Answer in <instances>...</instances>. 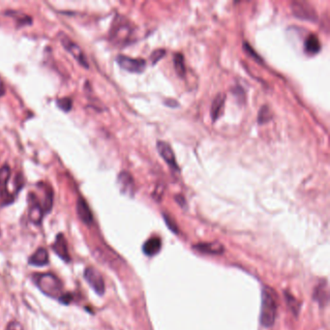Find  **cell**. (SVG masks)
Wrapping results in <instances>:
<instances>
[{
  "mask_svg": "<svg viewBox=\"0 0 330 330\" xmlns=\"http://www.w3.org/2000/svg\"><path fill=\"white\" fill-rule=\"evenodd\" d=\"M133 34L134 29L131 22L121 16H115L110 31V40L115 45L126 46L131 43Z\"/></svg>",
  "mask_w": 330,
  "mask_h": 330,
  "instance_id": "cell-1",
  "label": "cell"
},
{
  "mask_svg": "<svg viewBox=\"0 0 330 330\" xmlns=\"http://www.w3.org/2000/svg\"><path fill=\"white\" fill-rule=\"evenodd\" d=\"M277 297L274 292L266 288L263 292L262 310H261V323L266 328H270L274 325L277 316Z\"/></svg>",
  "mask_w": 330,
  "mask_h": 330,
  "instance_id": "cell-2",
  "label": "cell"
},
{
  "mask_svg": "<svg viewBox=\"0 0 330 330\" xmlns=\"http://www.w3.org/2000/svg\"><path fill=\"white\" fill-rule=\"evenodd\" d=\"M33 280L39 290L46 296L57 299L62 296L63 285L55 275L50 273L36 274L33 277Z\"/></svg>",
  "mask_w": 330,
  "mask_h": 330,
  "instance_id": "cell-3",
  "label": "cell"
},
{
  "mask_svg": "<svg viewBox=\"0 0 330 330\" xmlns=\"http://www.w3.org/2000/svg\"><path fill=\"white\" fill-rule=\"evenodd\" d=\"M59 41L62 44V46L66 48L67 51H69L73 57L84 68H88V62L87 59L83 53V51L81 50V48L76 44L74 43L68 36H66L63 33L59 34Z\"/></svg>",
  "mask_w": 330,
  "mask_h": 330,
  "instance_id": "cell-4",
  "label": "cell"
},
{
  "mask_svg": "<svg viewBox=\"0 0 330 330\" xmlns=\"http://www.w3.org/2000/svg\"><path fill=\"white\" fill-rule=\"evenodd\" d=\"M83 277L90 288L98 296H103L105 294V282L98 270L92 267H87L83 272Z\"/></svg>",
  "mask_w": 330,
  "mask_h": 330,
  "instance_id": "cell-5",
  "label": "cell"
},
{
  "mask_svg": "<svg viewBox=\"0 0 330 330\" xmlns=\"http://www.w3.org/2000/svg\"><path fill=\"white\" fill-rule=\"evenodd\" d=\"M117 64L125 71L130 73H142L146 67V62L141 58H132L125 55H118Z\"/></svg>",
  "mask_w": 330,
  "mask_h": 330,
  "instance_id": "cell-6",
  "label": "cell"
},
{
  "mask_svg": "<svg viewBox=\"0 0 330 330\" xmlns=\"http://www.w3.org/2000/svg\"><path fill=\"white\" fill-rule=\"evenodd\" d=\"M292 11L296 17L303 20L316 21L318 18L314 8L306 2H294L292 4Z\"/></svg>",
  "mask_w": 330,
  "mask_h": 330,
  "instance_id": "cell-7",
  "label": "cell"
},
{
  "mask_svg": "<svg viewBox=\"0 0 330 330\" xmlns=\"http://www.w3.org/2000/svg\"><path fill=\"white\" fill-rule=\"evenodd\" d=\"M157 150L159 152V154L161 155V157L164 159V161L173 169L175 171H179V168L177 166L176 160H175V156L174 153L171 147V145L169 143H167L166 141H158L157 142Z\"/></svg>",
  "mask_w": 330,
  "mask_h": 330,
  "instance_id": "cell-8",
  "label": "cell"
},
{
  "mask_svg": "<svg viewBox=\"0 0 330 330\" xmlns=\"http://www.w3.org/2000/svg\"><path fill=\"white\" fill-rule=\"evenodd\" d=\"M11 170L7 165L0 169V196L4 199L6 204H11L14 201V197L7 192V184L10 178Z\"/></svg>",
  "mask_w": 330,
  "mask_h": 330,
  "instance_id": "cell-9",
  "label": "cell"
},
{
  "mask_svg": "<svg viewBox=\"0 0 330 330\" xmlns=\"http://www.w3.org/2000/svg\"><path fill=\"white\" fill-rule=\"evenodd\" d=\"M44 216V209L37 201L35 195H29V219L32 223L40 225Z\"/></svg>",
  "mask_w": 330,
  "mask_h": 330,
  "instance_id": "cell-10",
  "label": "cell"
},
{
  "mask_svg": "<svg viewBox=\"0 0 330 330\" xmlns=\"http://www.w3.org/2000/svg\"><path fill=\"white\" fill-rule=\"evenodd\" d=\"M117 183L120 191L126 195H133L135 191V183L132 175L127 172H122L117 177Z\"/></svg>",
  "mask_w": 330,
  "mask_h": 330,
  "instance_id": "cell-11",
  "label": "cell"
},
{
  "mask_svg": "<svg viewBox=\"0 0 330 330\" xmlns=\"http://www.w3.org/2000/svg\"><path fill=\"white\" fill-rule=\"evenodd\" d=\"M53 251L56 253V255L64 262L68 263L70 262V256L68 253V248H67V241L62 234H59L54 241V244L52 246Z\"/></svg>",
  "mask_w": 330,
  "mask_h": 330,
  "instance_id": "cell-12",
  "label": "cell"
},
{
  "mask_svg": "<svg viewBox=\"0 0 330 330\" xmlns=\"http://www.w3.org/2000/svg\"><path fill=\"white\" fill-rule=\"evenodd\" d=\"M77 213L79 217V219L86 225H90L93 222V215L92 212L86 204V202L82 199L79 198L77 202Z\"/></svg>",
  "mask_w": 330,
  "mask_h": 330,
  "instance_id": "cell-13",
  "label": "cell"
},
{
  "mask_svg": "<svg viewBox=\"0 0 330 330\" xmlns=\"http://www.w3.org/2000/svg\"><path fill=\"white\" fill-rule=\"evenodd\" d=\"M29 265L33 267H44L48 263V254L46 249L39 248L28 261Z\"/></svg>",
  "mask_w": 330,
  "mask_h": 330,
  "instance_id": "cell-14",
  "label": "cell"
},
{
  "mask_svg": "<svg viewBox=\"0 0 330 330\" xmlns=\"http://www.w3.org/2000/svg\"><path fill=\"white\" fill-rule=\"evenodd\" d=\"M225 101H226V96L225 94H218L213 102H212V106H211V117H212V121H216L219 116L221 115V112L223 110L224 105H225Z\"/></svg>",
  "mask_w": 330,
  "mask_h": 330,
  "instance_id": "cell-15",
  "label": "cell"
},
{
  "mask_svg": "<svg viewBox=\"0 0 330 330\" xmlns=\"http://www.w3.org/2000/svg\"><path fill=\"white\" fill-rule=\"evenodd\" d=\"M304 50L308 54H316L321 50V43L319 38L314 35L310 34L306 40L304 41Z\"/></svg>",
  "mask_w": 330,
  "mask_h": 330,
  "instance_id": "cell-16",
  "label": "cell"
},
{
  "mask_svg": "<svg viewBox=\"0 0 330 330\" xmlns=\"http://www.w3.org/2000/svg\"><path fill=\"white\" fill-rule=\"evenodd\" d=\"M161 239L159 237H152L144 243L142 251L146 256H154L161 250Z\"/></svg>",
  "mask_w": 330,
  "mask_h": 330,
  "instance_id": "cell-17",
  "label": "cell"
},
{
  "mask_svg": "<svg viewBox=\"0 0 330 330\" xmlns=\"http://www.w3.org/2000/svg\"><path fill=\"white\" fill-rule=\"evenodd\" d=\"M173 65H174V69H175V72L177 73V75L180 76L181 78H183L185 76L186 69H185V64H184V57H183L182 54H180V53L174 54Z\"/></svg>",
  "mask_w": 330,
  "mask_h": 330,
  "instance_id": "cell-18",
  "label": "cell"
},
{
  "mask_svg": "<svg viewBox=\"0 0 330 330\" xmlns=\"http://www.w3.org/2000/svg\"><path fill=\"white\" fill-rule=\"evenodd\" d=\"M197 248L204 253H212V254H219L222 253L223 251V247H221L218 244H200L197 246Z\"/></svg>",
  "mask_w": 330,
  "mask_h": 330,
  "instance_id": "cell-19",
  "label": "cell"
},
{
  "mask_svg": "<svg viewBox=\"0 0 330 330\" xmlns=\"http://www.w3.org/2000/svg\"><path fill=\"white\" fill-rule=\"evenodd\" d=\"M271 111L267 106H264L260 111H259V116H258V122L259 124H265L268 122L271 119Z\"/></svg>",
  "mask_w": 330,
  "mask_h": 330,
  "instance_id": "cell-20",
  "label": "cell"
},
{
  "mask_svg": "<svg viewBox=\"0 0 330 330\" xmlns=\"http://www.w3.org/2000/svg\"><path fill=\"white\" fill-rule=\"evenodd\" d=\"M57 106L60 110H62L63 111H69L71 109H72V106H73V102L70 98H62V99H59L57 101Z\"/></svg>",
  "mask_w": 330,
  "mask_h": 330,
  "instance_id": "cell-21",
  "label": "cell"
},
{
  "mask_svg": "<svg viewBox=\"0 0 330 330\" xmlns=\"http://www.w3.org/2000/svg\"><path fill=\"white\" fill-rule=\"evenodd\" d=\"M166 54V50L165 49H162V48H159V49H156L154 50L151 55H150V60L153 64H156L160 59H162Z\"/></svg>",
  "mask_w": 330,
  "mask_h": 330,
  "instance_id": "cell-22",
  "label": "cell"
},
{
  "mask_svg": "<svg viewBox=\"0 0 330 330\" xmlns=\"http://www.w3.org/2000/svg\"><path fill=\"white\" fill-rule=\"evenodd\" d=\"M243 48H244V50H246V52L249 53V55H250L251 57H253L255 60H257V61H259V62H260V61H261V62L263 61L262 58L258 55V53L252 48V47H251L248 43H246V42L243 43Z\"/></svg>",
  "mask_w": 330,
  "mask_h": 330,
  "instance_id": "cell-23",
  "label": "cell"
},
{
  "mask_svg": "<svg viewBox=\"0 0 330 330\" xmlns=\"http://www.w3.org/2000/svg\"><path fill=\"white\" fill-rule=\"evenodd\" d=\"M316 294H320V295H321V296H319V297L316 298V299H319V301H320L321 304H322V303L324 304V300L328 301V296H325V294L328 295L327 289H325V285H322L320 288H318V289L316 290Z\"/></svg>",
  "mask_w": 330,
  "mask_h": 330,
  "instance_id": "cell-24",
  "label": "cell"
},
{
  "mask_svg": "<svg viewBox=\"0 0 330 330\" xmlns=\"http://www.w3.org/2000/svg\"><path fill=\"white\" fill-rule=\"evenodd\" d=\"M7 330H23L21 325L17 322H12L8 325Z\"/></svg>",
  "mask_w": 330,
  "mask_h": 330,
  "instance_id": "cell-25",
  "label": "cell"
},
{
  "mask_svg": "<svg viewBox=\"0 0 330 330\" xmlns=\"http://www.w3.org/2000/svg\"><path fill=\"white\" fill-rule=\"evenodd\" d=\"M71 300H72V296H71L70 294L62 295V296L59 298V301H60L61 303H64V304H69Z\"/></svg>",
  "mask_w": 330,
  "mask_h": 330,
  "instance_id": "cell-26",
  "label": "cell"
},
{
  "mask_svg": "<svg viewBox=\"0 0 330 330\" xmlns=\"http://www.w3.org/2000/svg\"><path fill=\"white\" fill-rule=\"evenodd\" d=\"M165 220H166V223H167V225L170 227V229L171 230H173V232H175L176 231V226L174 225V224H173V222H172V219L169 217V216H166L165 215Z\"/></svg>",
  "mask_w": 330,
  "mask_h": 330,
  "instance_id": "cell-27",
  "label": "cell"
}]
</instances>
